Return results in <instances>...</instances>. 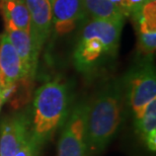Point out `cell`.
Returning <instances> with one entry per match:
<instances>
[{
    "mask_svg": "<svg viewBox=\"0 0 156 156\" xmlns=\"http://www.w3.org/2000/svg\"><path fill=\"white\" fill-rule=\"evenodd\" d=\"M125 86L121 81L105 85L87 102L85 144L87 155L101 152L118 133L123 121Z\"/></svg>",
    "mask_w": 156,
    "mask_h": 156,
    "instance_id": "cell-1",
    "label": "cell"
},
{
    "mask_svg": "<svg viewBox=\"0 0 156 156\" xmlns=\"http://www.w3.org/2000/svg\"><path fill=\"white\" fill-rule=\"evenodd\" d=\"M105 55V46L98 39H80L74 51V63L81 72H88L94 69Z\"/></svg>",
    "mask_w": 156,
    "mask_h": 156,
    "instance_id": "cell-11",
    "label": "cell"
},
{
    "mask_svg": "<svg viewBox=\"0 0 156 156\" xmlns=\"http://www.w3.org/2000/svg\"><path fill=\"white\" fill-rule=\"evenodd\" d=\"M0 13L5 27H13L30 34V18L23 0H0Z\"/></svg>",
    "mask_w": 156,
    "mask_h": 156,
    "instance_id": "cell-12",
    "label": "cell"
},
{
    "mask_svg": "<svg viewBox=\"0 0 156 156\" xmlns=\"http://www.w3.org/2000/svg\"><path fill=\"white\" fill-rule=\"evenodd\" d=\"M5 33L23 62L27 76L35 78L41 50L34 42L32 35L13 27H5Z\"/></svg>",
    "mask_w": 156,
    "mask_h": 156,
    "instance_id": "cell-9",
    "label": "cell"
},
{
    "mask_svg": "<svg viewBox=\"0 0 156 156\" xmlns=\"http://www.w3.org/2000/svg\"><path fill=\"white\" fill-rule=\"evenodd\" d=\"M149 1H154V2H156V0H149Z\"/></svg>",
    "mask_w": 156,
    "mask_h": 156,
    "instance_id": "cell-23",
    "label": "cell"
},
{
    "mask_svg": "<svg viewBox=\"0 0 156 156\" xmlns=\"http://www.w3.org/2000/svg\"><path fill=\"white\" fill-rule=\"evenodd\" d=\"M87 102H79L63 123L58 143V156H88L85 144Z\"/></svg>",
    "mask_w": 156,
    "mask_h": 156,
    "instance_id": "cell-4",
    "label": "cell"
},
{
    "mask_svg": "<svg viewBox=\"0 0 156 156\" xmlns=\"http://www.w3.org/2000/svg\"><path fill=\"white\" fill-rule=\"evenodd\" d=\"M0 91H1V88H0Z\"/></svg>",
    "mask_w": 156,
    "mask_h": 156,
    "instance_id": "cell-24",
    "label": "cell"
},
{
    "mask_svg": "<svg viewBox=\"0 0 156 156\" xmlns=\"http://www.w3.org/2000/svg\"><path fill=\"white\" fill-rule=\"evenodd\" d=\"M151 58L147 57L134 67L127 76V95L136 122L143 117L146 107L156 96L155 68Z\"/></svg>",
    "mask_w": 156,
    "mask_h": 156,
    "instance_id": "cell-3",
    "label": "cell"
},
{
    "mask_svg": "<svg viewBox=\"0 0 156 156\" xmlns=\"http://www.w3.org/2000/svg\"><path fill=\"white\" fill-rule=\"evenodd\" d=\"M87 20H125L124 13L110 0H83Z\"/></svg>",
    "mask_w": 156,
    "mask_h": 156,
    "instance_id": "cell-14",
    "label": "cell"
},
{
    "mask_svg": "<svg viewBox=\"0 0 156 156\" xmlns=\"http://www.w3.org/2000/svg\"><path fill=\"white\" fill-rule=\"evenodd\" d=\"M30 137V119L26 112L5 117L0 125V156H14Z\"/></svg>",
    "mask_w": 156,
    "mask_h": 156,
    "instance_id": "cell-5",
    "label": "cell"
},
{
    "mask_svg": "<svg viewBox=\"0 0 156 156\" xmlns=\"http://www.w3.org/2000/svg\"><path fill=\"white\" fill-rule=\"evenodd\" d=\"M39 151L40 149L38 148V146L30 137V139L18 149L14 156H37L39 154Z\"/></svg>",
    "mask_w": 156,
    "mask_h": 156,
    "instance_id": "cell-19",
    "label": "cell"
},
{
    "mask_svg": "<svg viewBox=\"0 0 156 156\" xmlns=\"http://www.w3.org/2000/svg\"><path fill=\"white\" fill-rule=\"evenodd\" d=\"M30 18V35L42 50L52 33V5L49 0H23Z\"/></svg>",
    "mask_w": 156,
    "mask_h": 156,
    "instance_id": "cell-8",
    "label": "cell"
},
{
    "mask_svg": "<svg viewBox=\"0 0 156 156\" xmlns=\"http://www.w3.org/2000/svg\"><path fill=\"white\" fill-rule=\"evenodd\" d=\"M34 81L35 78L26 76L2 88L0 95L3 104L8 102L14 110H18L27 105L32 98V91L35 83Z\"/></svg>",
    "mask_w": 156,
    "mask_h": 156,
    "instance_id": "cell-13",
    "label": "cell"
},
{
    "mask_svg": "<svg viewBox=\"0 0 156 156\" xmlns=\"http://www.w3.org/2000/svg\"><path fill=\"white\" fill-rule=\"evenodd\" d=\"M149 0H125V14L126 17H132L134 23H138V20L141 16V11L143 6Z\"/></svg>",
    "mask_w": 156,
    "mask_h": 156,
    "instance_id": "cell-18",
    "label": "cell"
},
{
    "mask_svg": "<svg viewBox=\"0 0 156 156\" xmlns=\"http://www.w3.org/2000/svg\"><path fill=\"white\" fill-rule=\"evenodd\" d=\"M69 90L62 81L53 80L37 89L33 104L30 138L41 149L69 114Z\"/></svg>",
    "mask_w": 156,
    "mask_h": 156,
    "instance_id": "cell-2",
    "label": "cell"
},
{
    "mask_svg": "<svg viewBox=\"0 0 156 156\" xmlns=\"http://www.w3.org/2000/svg\"><path fill=\"white\" fill-rule=\"evenodd\" d=\"M136 129L143 139L156 131V99H153L146 107L143 117L136 122Z\"/></svg>",
    "mask_w": 156,
    "mask_h": 156,
    "instance_id": "cell-15",
    "label": "cell"
},
{
    "mask_svg": "<svg viewBox=\"0 0 156 156\" xmlns=\"http://www.w3.org/2000/svg\"><path fill=\"white\" fill-rule=\"evenodd\" d=\"M110 1L113 3L115 6H117V7L123 12L125 16H126V14H125V0H110Z\"/></svg>",
    "mask_w": 156,
    "mask_h": 156,
    "instance_id": "cell-20",
    "label": "cell"
},
{
    "mask_svg": "<svg viewBox=\"0 0 156 156\" xmlns=\"http://www.w3.org/2000/svg\"><path fill=\"white\" fill-rule=\"evenodd\" d=\"M125 20H93L83 27L80 39L94 38L105 46L110 57H116Z\"/></svg>",
    "mask_w": 156,
    "mask_h": 156,
    "instance_id": "cell-7",
    "label": "cell"
},
{
    "mask_svg": "<svg viewBox=\"0 0 156 156\" xmlns=\"http://www.w3.org/2000/svg\"><path fill=\"white\" fill-rule=\"evenodd\" d=\"M26 76L23 62L6 33L0 35V88H4Z\"/></svg>",
    "mask_w": 156,
    "mask_h": 156,
    "instance_id": "cell-10",
    "label": "cell"
},
{
    "mask_svg": "<svg viewBox=\"0 0 156 156\" xmlns=\"http://www.w3.org/2000/svg\"><path fill=\"white\" fill-rule=\"evenodd\" d=\"M156 49V30H149L143 24H138V50L145 57H152Z\"/></svg>",
    "mask_w": 156,
    "mask_h": 156,
    "instance_id": "cell-16",
    "label": "cell"
},
{
    "mask_svg": "<svg viewBox=\"0 0 156 156\" xmlns=\"http://www.w3.org/2000/svg\"><path fill=\"white\" fill-rule=\"evenodd\" d=\"M87 20L83 0H56L52 4V33L63 36Z\"/></svg>",
    "mask_w": 156,
    "mask_h": 156,
    "instance_id": "cell-6",
    "label": "cell"
},
{
    "mask_svg": "<svg viewBox=\"0 0 156 156\" xmlns=\"http://www.w3.org/2000/svg\"><path fill=\"white\" fill-rule=\"evenodd\" d=\"M49 1H50V3H51V5H52L53 3H54V2L56 1V0H49Z\"/></svg>",
    "mask_w": 156,
    "mask_h": 156,
    "instance_id": "cell-22",
    "label": "cell"
},
{
    "mask_svg": "<svg viewBox=\"0 0 156 156\" xmlns=\"http://www.w3.org/2000/svg\"><path fill=\"white\" fill-rule=\"evenodd\" d=\"M3 105V101H2V98H1V95H0V111H1V108Z\"/></svg>",
    "mask_w": 156,
    "mask_h": 156,
    "instance_id": "cell-21",
    "label": "cell"
},
{
    "mask_svg": "<svg viewBox=\"0 0 156 156\" xmlns=\"http://www.w3.org/2000/svg\"><path fill=\"white\" fill-rule=\"evenodd\" d=\"M138 21H142L148 30H156V2L148 1L145 3Z\"/></svg>",
    "mask_w": 156,
    "mask_h": 156,
    "instance_id": "cell-17",
    "label": "cell"
}]
</instances>
